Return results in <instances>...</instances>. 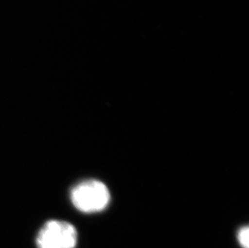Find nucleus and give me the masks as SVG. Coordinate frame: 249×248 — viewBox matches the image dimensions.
I'll list each match as a JSON object with an SVG mask.
<instances>
[{
    "instance_id": "obj_1",
    "label": "nucleus",
    "mask_w": 249,
    "mask_h": 248,
    "mask_svg": "<svg viewBox=\"0 0 249 248\" xmlns=\"http://www.w3.org/2000/svg\"><path fill=\"white\" fill-rule=\"evenodd\" d=\"M71 202L85 213H99L108 206L111 195L108 188L100 180H83L71 190Z\"/></svg>"
},
{
    "instance_id": "obj_2",
    "label": "nucleus",
    "mask_w": 249,
    "mask_h": 248,
    "mask_svg": "<svg viewBox=\"0 0 249 248\" xmlns=\"http://www.w3.org/2000/svg\"><path fill=\"white\" fill-rule=\"evenodd\" d=\"M78 231L71 223L61 220L48 221L38 232L37 248H75Z\"/></svg>"
},
{
    "instance_id": "obj_3",
    "label": "nucleus",
    "mask_w": 249,
    "mask_h": 248,
    "mask_svg": "<svg viewBox=\"0 0 249 248\" xmlns=\"http://www.w3.org/2000/svg\"><path fill=\"white\" fill-rule=\"evenodd\" d=\"M237 239L242 248H249V227L248 226L240 228L238 231Z\"/></svg>"
}]
</instances>
